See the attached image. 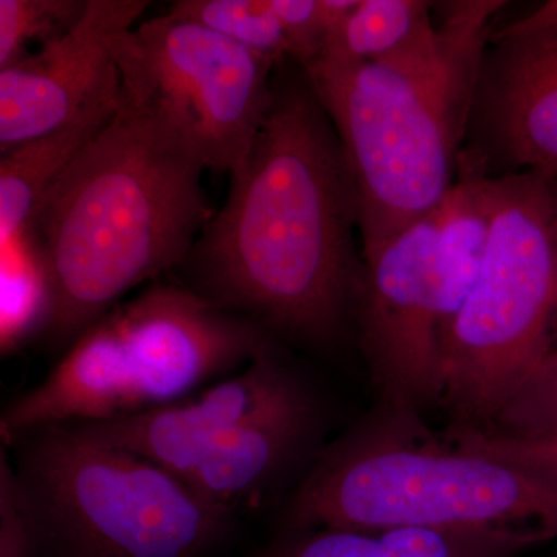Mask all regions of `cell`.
Wrapping results in <instances>:
<instances>
[{"mask_svg": "<svg viewBox=\"0 0 557 557\" xmlns=\"http://www.w3.org/2000/svg\"><path fill=\"white\" fill-rule=\"evenodd\" d=\"M225 203L178 269L182 284L276 341L329 347L355 317L358 197L338 134L298 62L273 100Z\"/></svg>", "mask_w": 557, "mask_h": 557, "instance_id": "1", "label": "cell"}, {"mask_svg": "<svg viewBox=\"0 0 557 557\" xmlns=\"http://www.w3.org/2000/svg\"><path fill=\"white\" fill-rule=\"evenodd\" d=\"M205 171L174 127L121 91L33 220L53 289V343L70 346L132 289L178 271L214 214Z\"/></svg>", "mask_w": 557, "mask_h": 557, "instance_id": "2", "label": "cell"}, {"mask_svg": "<svg viewBox=\"0 0 557 557\" xmlns=\"http://www.w3.org/2000/svg\"><path fill=\"white\" fill-rule=\"evenodd\" d=\"M504 5L443 3L438 38L423 49L302 67L354 175L361 256L434 212L456 185L487 25Z\"/></svg>", "mask_w": 557, "mask_h": 557, "instance_id": "3", "label": "cell"}, {"mask_svg": "<svg viewBox=\"0 0 557 557\" xmlns=\"http://www.w3.org/2000/svg\"><path fill=\"white\" fill-rule=\"evenodd\" d=\"M310 528L536 527L557 537V478L432 434L380 406L319 450L285 508Z\"/></svg>", "mask_w": 557, "mask_h": 557, "instance_id": "4", "label": "cell"}, {"mask_svg": "<svg viewBox=\"0 0 557 557\" xmlns=\"http://www.w3.org/2000/svg\"><path fill=\"white\" fill-rule=\"evenodd\" d=\"M273 343L182 282H152L81 333L46 379L7 406L2 442L164 408L237 372Z\"/></svg>", "mask_w": 557, "mask_h": 557, "instance_id": "5", "label": "cell"}, {"mask_svg": "<svg viewBox=\"0 0 557 557\" xmlns=\"http://www.w3.org/2000/svg\"><path fill=\"white\" fill-rule=\"evenodd\" d=\"M3 446L27 519L28 557H212L233 516L170 469L72 424Z\"/></svg>", "mask_w": 557, "mask_h": 557, "instance_id": "6", "label": "cell"}, {"mask_svg": "<svg viewBox=\"0 0 557 557\" xmlns=\"http://www.w3.org/2000/svg\"><path fill=\"white\" fill-rule=\"evenodd\" d=\"M483 178L486 256L440 359L438 406L450 429L475 431L494 426L548 357L557 284L556 183L531 172Z\"/></svg>", "mask_w": 557, "mask_h": 557, "instance_id": "7", "label": "cell"}, {"mask_svg": "<svg viewBox=\"0 0 557 557\" xmlns=\"http://www.w3.org/2000/svg\"><path fill=\"white\" fill-rule=\"evenodd\" d=\"M112 57L121 91L159 113L207 170L239 168L265 123L277 61L172 13L116 35Z\"/></svg>", "mask_w": 557, "mask_h": 557, "instance_id": "8", "label": "cell"}, {"mask_svg": "<svg viewBox=\"0 0 557 557\" xmlns=\"http://www.w3.org/2000/svg\"><path fill=\"white\" fill-rule=\"evenodd\" d=\"M438 208L361 256L355 319L370 380L386 408L423 413L438 405L442 343L450 324L435 267Z\"/></svg>", "mask_w": 557, "mask_h": 557, "instance_id": "9", "label": "cell"}, {"mask_svg": "<svg viewBox=\"0 0 557 557\" xmlns=\"http://www.w3.org/2000/svg\"><path fill=\"white\" fill-rule=\"evenodd\" d=\"M458 168L557 182V39H487Z\"/></svg>", "mask_w": 557, "mask_h": 557, "instance_id": "10", "label": "cell"}, {"mask_svg": "<svg viewBox=\"0 0 557 557\" xmlns=\"http://www.w3.org/2000/svg\"><path fill=\"white\" fill-rule=\"evenodd\" d=\"M306 386L273 343L237 372L170 406L72 426L183 478L223 440Z\"/></svg>", "mask_w": 557, "mask_h": 557, "instance_id": "11", "label": "cell"}, {"mask_svg": "<svg viewBox=\"0 0 557 557\" xmlns=\"http://www.w3.org/2000/svg\"><path fill=\"white\" fill-rule=\"evenodd\" d=\"M146 0H87L61 38L0 69L2 153L64 126L116 70L112 39L134 28Z\"/></svg>", "mask_w": 557, "mask_h": 557, "instance_id": "12", "label": "cell"}, {"mask_svg": "<svg viewBox=\"0 0 557 557\" xmlns=\"http://www.w3.org/2000/svg\"><path fill=\"white\" fill-rule=\"evenodd\" d=\"M322 417L309 386L219 443L183 480L214 507H255L317 448Z\"/></svg>", "mask_w": 557, "mask_h": 557, "instance_id": "13", "label": "cell"}, {"mask_svg": "<svg viewBox=\"0 0 557 557\" xmlns=\"http://www.w3.org/2000/svg\"><path fill=\"white\" fill-rule=\"evenodd\" d=\"M536 527L288 531L262 557H518L555 541Z\"/></svg>", "mask_w": 557, "mask_h": 557, "instance_id": "14", "label": "cell"}, {"mask_svg": "<svg viewBox=\"0 0 557 557\" xmlns=\"http://www.w3.org/2000/svg\"><path fill=\"white\" fill-rule=\"evenodd\" d=\"M120 101L121 83L115 70L75 119L2 153L0 242L32 233L33 220L51 185L112 119Z\"/></svg>", "mask_w": 557, "mask_h": 557, "instance_id": "15", "label": "cell"}, {"mask_svg": "<svg viewBox=\"0 0 557 557\" xmlns=\"http://www.w3.org/2000/svg\"><path fill=\"white\" fill-rule=\"evenodd\" d=\"M432 9L424 0H358L317 61L379 62L423 49L438 36Z\"/></svg>", "mask_w": 557, "mask_h": 557, "instance_id": "16", "label": "cell"}, {"mask_svg": "<svg viewBox=\"0 0 557 557\" xmlns=\"http://www.w3.org/2000/svg\"><path fill=\"white\" fill-rule=\"evenodd\" d=\"M0 251V350L10 357L49 332L53 289L32 233L2 242Z\"/></svg>", "mask_w": 557, "mask_h": 557, "instance_id": "17", "label": "cell"}, {"mask_svg": "<svg viewBox=\"0 0 557 557\" xmlns=\"http://www.w3.org/2000/svg\"><path fill=\"white\" fill-rule=\"evenodd\" d=\"M170 13L271 60H289L288 38L270 0H178L172 3Z\"/></svg>", "mask_w": 557, "mask_h": 557, "instance_id": "18", "label": "cell"}, {"mask_svg": "<svg viewBox=\"0 0 557 557\" xmlns=\"http://www.w3.org/2000/svg\"><path fill=\"white\" fill-rule=\"evenodd\" d=\"M87 0H0V69L27 57V46H42L75 27Z\"/></svg>", "mask_w": 557, "mask_h": 557, "instance_id": "19", "label": "cell"}, {"mask_svg": "<svg viewBox=\"0 0 557 557\" xmlns=\"http://www.w3.org/2000/svg\"><path fill=\"white\" fill-rule=\"evenodd\" d=\"M486 431L512 437L557 435V351L548 354Z\"/></svg>", "mask_w": 557, "mask_h": 557, "instance_id": "20", "label": "cell"}, {"mask_svg": "<svg viewBox=\"0 0 557 557\" xmlns=\"http://www.w3.org/2000/svg\"><path fill=\"white\" fill-rule=\"evenodd\" d=\"M446 437L475 453L539 469L557 478V435L512 437L475 429H449Z\"/></svg>", "mask_w": 557, "mask_h": 557, "instance_id": "21", "label": "cell"}, {"mask_svg": "<svg viewBox=\"0 0 557 557\" xmlns=\"http://www.w3.org/2000/svg\"><path fill=\"white\" fill-rule=\"evenodd\" d=\"M30 536L9 453L0 454V557H28Z\"/></svg>", "mask_w": 557, "mask_h": 557, "instance_id": "22", "label": "cell"}, {"mask_svg": "<svg viewBox=\"0 0 557 557\" xmlns=\"http://www.w3.org/2000/svg\"><path fill=\"white\" fill-rule=\"evenodd\" d=\"M490 36L494 39H557V0L542 3L527 16Z\"/></svg>", "mask_w": 557, "mask_h": 557, "instance_id": "23", "label": "cell"}, {"mask_svg": "<svg viewBox=\"0 0 557 557\" xmlns=\"http://www.w3.org/2000/svg\"><path fill=\"white\" fill-rule=\"evenodd\" d=\"M555 182V180H553ZM556 183V189H557V182ZM556 247H557V240H556ZM552 351H557V284H556V302H555V313H553V324H552V350H549V354Z\"/></svg>", "mask_w": 557, "mask_h": 557, "instance_id": "24", "label": "cell"}]
</instances>
